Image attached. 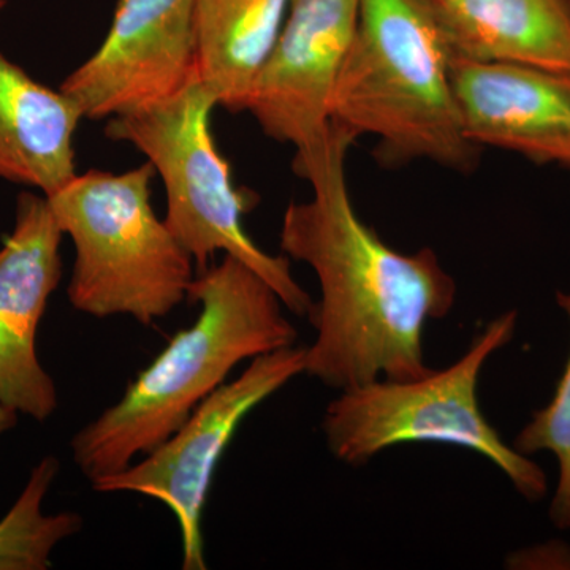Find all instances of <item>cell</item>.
<instances>
[{
	"instance_id": "cell-4",
	"label": "cell",
	"mask_w": 570,
	"mask_h": 570,
	"mask_svg": "<svg viewBox=\"0 0 570 570\" xmlns=\"http://www.w3.org/2000/svg\"><path fill=\"white\" fill-rule=\"evenodd\" d=\"M156 176L148 160L122 174L89 170L47 197L73 243L67 295L80 313L149 326L189 295L194 258L154 209Z\"/></svg>"
},
{
	"instance_id": "cell-1",
	"label": "cell",
	"mask_w": 570,
	"mask_h": 570,
	"mask_svg": "<svg viewBox=\"0 0 570 570\" xmlns=\"http://www.w3.org/2000/svg\"><path fill=\"white\" fill-rule=\"evenodd\" d=\"M355 141L332 122L324 145L295 153L292 167L313 197L287 206L279 235L283 254L309 266L321 285L307 316L316 341L305 374L340 392L430 373L425 325L448 317L459 292L431 247L400 253L358 216L346 176Z\"/></svg>"
},
{
	"instance_id": "cell-12",
	"label": "cell",
	"mask_w": 570,
	"mask_h": 570,
	"mask_svg": "<svg viewBox=\"0 0 570 570\" xmlns=\"http://www.w3.org/2000/svg\"><path fill=\"white\" fill-rule=\"evenodd\" d=\"M450 56L570 73V0H423Z\"/></svg>"
},
{
	"instance_id": "cell-3",
	"label": "cell",
	"mask_w": 570,
	"mask_h": 570,
	"mask_svg": "<svg viewBox=\"0 0 570 570\" xmlns=\"http://www.w3.org/2000/svg\"><path fill=\"white\" fill-rule=\"evenodd\" d=\"M332 122L356 140L373 137L384 168L431 163L469 175L482 159L464 132L448 45L423 0H363Z\"/></svg>"
},
{
	"instance_id": "cell-13",
	"label": "cell",
	"mask_w": 570,
	"mask_h": 570,
	"mask_svg": "<svg viewBox=\"0 0 570 570\" xmlns=\"http://www.w3.org/2000/svg\"><path fill=\"white\" fill-rule=\"evenodd\" d=\"M85 119L62 92L33 80L0 52V179L45 197L77 175L75 135Z\"/></svg>"
},
{
	"instance_id": "cell-11",
	"label": "cell",
	"mask_w": 570,
	"mask_h": 570,
	"mask_svg": "<svg viewBox=\"0 0 570 570\" xmlns=\"http://www.w3.org/2000/svg\"><path fill=\"white\" fill-rule=\"evenodd\" d=\"M469 140L570 170V73L450 56Z\"/></svg>"
},
{
	"instance_id": "cell-6",
	"label": "cell",
	"mask_w": 570,
	"mask_h": 570,
	"mask_svg": "<svg viewBox=\"0 0 570 570\" xmlns=\"http://www.w3.org/2000/svg\"><path fill=\"white\" fill-rule=\"evenodd\" d=\"M517 317V311H508L491 321L445 370L412 381L377 379L341 392L322 420L332 455L358 468L400 444L453 445L485 456L521 497L540 501L549 489L546 472L502 439L478 396L483 366L512 341Z\"/></svg>"
},
{
	"instance_id": "cell-14",
	"label": "cell",
	"mask_w": 570,
	"mask_h": 570,
	"mask_svg": "<svg viewBox=\"0 0 570 570\" xmlns=\"http://www.w3.org/2000/svg\"><path fill=\"white\" fill-rule=\"evenodd\" d=\"M292 0H195L198 81L230 112L247 111Z\"/></svg>"
},
{
	"instance_id": "cell-7",
	"label": "cell",
	"mask_w": 570,
	"mask_h": 570,
	"mask_svg": "<svg viewBox=\"0 0 570 570\" xmlns=\"http://www.w3.org/2000/svg\"><path fill=\"white\" fill-rule=\"evenodd\" d=\"M306 347L288 346L250 360L249 366L198 404L186 423L140 463L92 483L100 493L145 494L178 520L183 569L205 570L202 521L220 456L243 420L292 379L305 374Z\"/></svg>"
},
{
	"instance_id": "cell-18",
	"label": "cell",
	"mask_w": 570,
	"mask_h": 570,
	"mask_svg": "<svg viewBox=\"0 0 570 570\" xmlns=\"http://www.w3.org/2000/svg\"><path fill=\"white\" fill-rule=\"evenodd\" d=\"M7 0H0V11L3 10V7H6Z\"/></svg>"
},
{
	"instance_id": "cell-10",
	"label": "cell",
	"mask_w": 570,
	"mask_h": 570,
	"mask_svg": "<svg viewBox=\"0 0 570 570\" xmlns=\"http://www.w3.org/2000/svg\"><path fill=\"white\" fill-rule=\"evenodd\" d=\"M63 232L43 194L18 195L13 232L0 245V404L43 422L58 392L37 355V332L62 276Z\"/></svg>"
},
{
	"instance_id": "cell-16",
	"label": "cell",
	"mask_w": 570,
	"mask_h": 570,
	"mask_svg": "<svg viewBox=\"0 0 570 570\" xmlns=\"http://www.w3.org/2000/svg\"><path fill=\"white\" fill-rule=\"evenodd\" d=\"M558 306L570 324V292H558ZM512 448L530 456L550 452L558 463V485L550 504V520L558 530H570V352L554 395L513 439Z\"/></svg>"
},
{
	"instance_id": "cell-9",
	"label": "cell",
	"mask_w": 570,
	"mask_h": 570,
	"mask_svg": "<svg viewBox=\"0 0 570 570\" xmlns=\"http://www.w3.org/2000/svg\"><path fill=\"white\" fill-rule=\"evenodd\" d=\"M363 0H292L247 112L295 153L326 140L337 78L358 31Z\"/></svg>"
},
{
	"instance_id": "cell-8",
	"label": "cell",
	"mask_w": 570,
	"mask_h": 570,
	"mask_svg": "<svg viewBox=\"0 0 570 570\" xmlns=\"http://www.w3.org/2000/svg\"><path fill=\"white\" fill-rule=\"evenodd\" d=\"M195 0H118L107 36L62 81L85 119L170 102L198 82Z\"/></svg>"
},
{
	"instance_id": "cell-15",
	"label": "cell",
	"mask_w": 570,
	"mask_h": 570,
	"mask_svg": "<svg viewBox=\"0 0 570 570\" xmlns=\"http://www.w3.org/2000/svg\"><path fill=\"white\" fill-rule=\"evenodd\" d=\"M59 472V461L47 456L32 469L20 498L0 520V570H45L62 540L82 528L78 513L47 515L43 499Z\"/></svg>"
},
{
	"instance_id": "cell-17",
	"label": "cell",
	"mask_w": 570,
	"mask_h": 570,
	"mask_svg": "<svg viewBox=\"0 0 570 570\" xmlns=\"http://www.w3.org/2000/svg\"><path fill=\"white\" fill-rule=\"evenodd\" d=\"M18 422V414L11 409L2 406L0 404V434L6 433V431L11 430Z\"/></svg>"
},
{
	"instance_id": "cell-2",
	"label": "cell",
	"mask_w": 570,
	"mask_h": 570,
	"mask_svg": "<svg viewBox=\"0 0 570 570\" xmlns=\"http://www.w3.org/2000/svg\"><path fill=\"white\" fill-rule=\"evenodd\" d=\"M187 299L200 305L194 324L171 337L118 403L71 439L75 464L89 482L159 448L239 363L295 346L298 332L275 288L230 255L200 269Z\"/></svg>"
},
{
	"instance_id": "cell-5",
	"label": "cell",
	"mask_w": 570,
	"mask_h": 570,
	"mask_svg": "<svg viewBox=\"0 0 570 570\" xmlns=\"http://www.w3.org/2000/svg\"><path fill=\"white\" fill-rule=\"evenodd\" d=\"M216 108L198 81L170 102L108 119L105 135L129 142L153 165L167 193L165 224L198 268L217 253L230 255L264 277L287 311L309 316L314 302L292 275L291 258L266 253L247 235L245 216L257 195L234 184L212 132Z\"/></svg>"
}]
</instances>
